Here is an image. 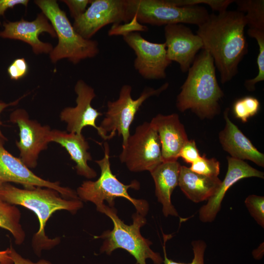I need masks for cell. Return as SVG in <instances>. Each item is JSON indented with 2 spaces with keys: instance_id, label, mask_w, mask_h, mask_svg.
<instances>
[{
  "instance_id": "cell-32",
  "label": "cell",
  "mask_w": 264,
  "mask_h": 264,
  "mask_svg": "<svg viewBox=\"0 0 264 264\" xmlns=\"http://www.w3.org/2000/svg\"><path fill=\"white\" fill-rule=\"evenodd\" d=\"M28 66L23 58H17L9 65L7 72L11 79L17 81L26 75L28 71Z\"/></svg>"
},
{
  "instance_id": "cell-20",
  "label": "cell",
  "mask_w": 264,
  "mask_h": 264,
  "mask_svg": "<svg viewBox=\"0 0 264 264\" xmlns=\"http://www.w3.org/2000/svg\"><path fill=\"white\" fill-rule=\"evenodd\" d=\"M49 141L56 142L64 147L70 155V158L76 164L77 173L87 178L91 179L97 176L95 171L88 164L92 160L89 146L82 134L58 130H51L49 136Z\"/></svg>"
},
{
  "instance_id": "cell-37",
  "label": "cell",
  "mask_w": 264,
  "mask_h": 264,
  "mask_svg": "<svg viewBox=\"0 0 264 264\" xmlns=\"http://www.w3.org/2000/svg\"><path fill=\"white\" fill-rule=\"evenodd\" d=\"M21 97L20 98L9 103H6L1 101H0V114L2 112V111L9 106H15L18 104L19 101L22 98ZM2 125V123L0 120V138L4 139V140H6L7 138L5 137V136L2 133L1 130H0V126Z\"/></svg>"
},
{
  "instance_id": "cell-15",
  "label": "cell",
  "mask_w": 264,
  "mask_h": 264,
  "mask_svg": "<svg viewBox=\"0 0 264 264\" xmlns=\"http://www.w3.org/2000/svg\"><path fill=\"white\" fill-rule=\"evenodd\" d=\"M74 90L77 94L76 105L64 108L60 114L61 120L66 123L68 132L81 134L84 127L90 126L95 129L99 135L100 130L96 121L103 114L91 106L96 96L94 89L83 80H79Z\"/></svg>"
},
{
  "instance_id": "cell-4",
  "label": "cell",
  "mask_w": 264,
  "mask_h": 264,
  "mask_svg": "<svg viewBox=\"0 0 264 264\" xmlns=\"http://www.w3.org/2000/svg\"><path fill=\"white\" fill-rule=\"evenodd\" d=\"M96 210L109 217L113 223L112 230L105 231L100 236L95 237L104 240L100 249L101 253L110 255L115 249L121 248L134 258L135 264H147L148 259L154 264H163V258L160 254L151 248L152 242L141 234L140 228L146 223L144 216L136 212L132 215V223L127 225L118 217L114 207L103 204Z\"/></svg>"
},
{
  "instance_id": "cell-6",
  "label": "cell",
  "mask_w": 264,
  "mask_h": 264,
  "mask_svg": "<svg viewBox=\"0 0 264 264\" xmlns=\"http://www.w3.org/2000/svg\"><path fill=\"white\" fill-rule=\"evenodd\" d=\"M104 157L95 160L100 168V176L96 181L86 180L82 183L76 191L79 198L91 202L98 208L104 204V200L108 203L109 207H113L116 198H123L133 204L137 213L145 217L149 209L148 202L145 199L134 198L128 192L129 188L138 190L139 182L133 180L130 184L125 185L120 181L111 172L110 148L107 142L104 143Z\"/></svg>"
},
{
  "instance_id": "cell-13",
  "label": "cell",
  "mask_w": 264,
  "mask_h": 264,
  "mask_svg": "<svg viewBox=\"0 0 264 264\" xmlns=\"http://www.w3.org/2000/svg\"><path fill=\"white\" fill-rule=\"evenodd\" d=\"M4 139L0 138V184L14 182L25 188L45 187L57 191L68 199H79L76 192L62 187L58 182L45 180L33 173L20 159L13 156L4 147Z\"/></svg>"
},
{
  "instance_id": "cell-35",
  "label": "cell",
  "mask_w": 264,
  "mask_h": 264,
  "mask_svg": "<svg viewBox=\"0 0 264 264\" xmlns=\"http://www.w3.org/2000/svg\"><path fill=\"white\" fill-rule=\"evenodd\" d=\"M9 248V256L12 260L13 264H53L49 261L45 260H40L34 263L30 260L25 259L16 252L15 249L10 246Z\"/></svg>"
},
{
  "instance_id": "cell-16",
  "label": "cell",
  "mask_w": 264,
  "mask_h": 264,
  "mask_svg": "<svg viewBox=\"0 0 264 264\" xmlns=\"http://www.w3.org/2000/svg\"><path fill=\"white\" fill-rule=\"evenodd\" d=\"M3 26L0 37L26 43L31 46L36 54H49L53 48L51 44L43 42L39 38V35L43 32L48 33L52 38L57 37L52 24L42 12L32 21L23 19L15 22L6 21L3 22Z\"/></svg>"
},
{
  "instance_id": "cell-7",
  "label": "cell",
  "mask_w": 264,
  "mask_h": 264,
  "mask_svg": "<svg viewBox=\"0 0 264 264\" xmlns=\"http://www.w3.org/2000/svg\"><path fill=\"white\" fill-rule=\"evenodd\" d=\"M169 86L166 83L157 89L147 87L136 99L131 96L132 87L124 85L121 88L118 98L107 103L105 116L99 126V135L105 140L112 138L117 132L123 138L122 147L124 146L130 134V129L135 115L143 103L153 96L159 95Z\"/></svg>"
},
{
  "instance_id": "cell-19",
  "label": "cell",
  "mask_w": 264,
  "mask_h": 264,
  "mask_svg": "<svg viewBox=\"0 0 264 264\" xmlns=\"http://www.w3.org/2000/svg\"><path fill=\"white\" fill-rule=\"evenodd\" d=\"M229 108L224 111L225 126L219 134L223 149L231 157L243 160H249L258 166L264 167V154L260 152L249 139L229 118Z\"/></svg>"
},
{
  "instance_id": "cell-18",
  "label": "cell",
  "mask_w": 264,
  "mask_h": 264,
  "mask_svg": "<svg viewBox=\"0 0 264 264\" xmlns=\"http://www.w3.org/2000/svg\"><path fill=\"white\" fill-rule=\"evenodd\" d=\"M156 131L161 143L163 161L177 160L181 149L188 140L178 115L158 114L150 122Z\"/></svg>"
},
{
  "instance_id": "cell-5",
  "label": "cell",
  "mask_w": 264,
  "mask_h": 264,
  "mask_svg": "<svg viewBox=\"0 0 264 264\" xmlns=\"http://www.w3.org/2000/svg\"><path fill=\"white\" fill-rule=\"evenodd\" d=\"M34 2L52 24L58 39L57 44L49 53L52 63L67 59L77 64L84 59L93 58L99 53L97 41L86 39L80 35L56 0H36Z\"/></svg>"
},
{
  "instance_id": "cell-39",
  "label": "cell",
  "mask_w": 264,
  "mask_h": 264,
  "mask_svg": "<svg viewBox=\"0 0 264 264\" xmlns=\"http://www.w3.org/2000/svg\"><path fill=\"white\" fill-rule=\"evenodd\" d=\"M252 255L254 258L257 260L262 259L264 255V242L261 243L258 248L253 250Z\"/></svg>"
},
{
  "instance_id": "cell-25",
  "label": "cell",
  "mask_w": 264,
  "mask_h": 264,
  "mask_svg": "<svg viewBox=\"0 0 264 264\" xmlns=\"http://www.w3.org/2000/svg\"><path fill=\"white\" fill-rule=\"evenodd\" d=\"M248 35L254 38L259 46V53L257 58L258 73L254 78L246 80L244 85L246 89L252 91L255 89L256 85L264 80V30H251Z\"/></svg>"
},
{
  "instance_id": "cell-22",
  "label": "cell",
  "mask_w": 264,
  "mask_h": 264,
  "mask_svg": "<svg viewBox=\"0 0 264 264\" xmlns=\"http://www.w3.org/2000/svg\"><path fill=\"white\" fill-rule=\"evenodd\" d=\"M221 181L218 177H209L181 166L178 184L186 197L195 203L208 200L219 189Z\"/></svg>"
},
{
  "instance_id": "cell-14",
  "label": "cell",
  "mask_w": 264,
  "mask_h": 264,
  "mask_svg": "<svg viewBox=\"0 0 264 264\" xmlns=\"http://www.w3.org/2000/svg\"><path fill=\"white\" fill-rule=\"evenodd\" d=\"M164 36L169 60L178 63L182 72H188L198 52L203 49L201 38L181 23L165 26Z\"/></svg>"
},
{
  "instance_id": "cell-30",
  "label": "cell",
  "mask_w": 264,
  "mask_h": 264,
  "mask_svg": "<svg viewBox=\"0 0 264 264\" xmlns=\"http://www.w3.org/2000/svg\"><path fill=\"white\" fill-rule=\"evenodd\" d=\"M244 203L250 214L256 222L264 227V197L256 195H249Z\"/></svg>"
},
{
  "instance_id": "cell-33",
  "label": "cell",
  "mask_w": 264,
  "mask_h": 264,
  "mask_svg": "<svg viewBox=\"0 0 264 264\" xmlns=\"http://www.w3.org/2000/svg\"><path fill=\"white\" fill-rule=\"evenodd\" d=\"M200 156L195 141L194 140H188L181 149L178 157H181L185 162L191 164Z\"/></svg>"
},
{
  "instance_id": "cell-17",
  "label": "cell",
  "mask_w": 264,
  "mask_h": 264,
  "mask_svg": "<svg viewBox=\"0 0 264 264\" xmlns=\"http://www.w3.org/2000/svg\"><path fill=\"white\" fill-rule=\"evenodd\" d=\"M228 168L224 180L215 194L200 208L199 219L202 222H211L220 211L223 199L228 190L235 183L243 178L257 177L264 178V174L240 159L227 156Z\"/></svg>"
},
{
  "instance_id": "cell-10",
  "label": "cell",
  "mask_w": 264,
  "mask_h": 264,
  "mask_svg": "<svg viewBox=\"0 0 264 264\" xmlns=\"http://www.w3.org/2000/svg\"><path fill=\"white\" fill-rule=\"evenodd\" d=\"M134 14L131 0H93L80 17L74 20L75 30L86 39H90L108 24L131 21Z\"/></svg>"
},
{
  "instance_id": "cell-12",
  "label": "cell",
  "mask_w": 264,
  "mask_h": 264,
  "mask_svg": "<svg viewBox=\"0 0 264 264\" xmlns=\"http://www.w3.org/2000/svg\"><path fill=\"white\" fill-rule=\"evenodd\" d=\"M123 38L134 52V67L143 78L148 80L166 78V69L172 62L167 57L165 43L150 42L139 32L132 33Z\"/></svg>"
},
{
  "instance_id": "cell-26",
  "label": "cell",
  "mask_w": 264,
  "mask_h": 264,
  "mask_svg": "<svg viewBox=\"0 0 264 264\" xmlns=\"http://www.w3.org/2000/svg\"><path fill=\"white\" fill-rule=\"evenodd\" d=\"M260 104L255 97L247 96L236 100L233 106L235 117L245 123L250 117L256 115L259 110Z\"/></svg>"
},
{
  "instance_id": "cell-27",
  "label": "cell",
  "mask_w": 264,
  "mask_h": 264,
  "mask_svg": "<svg viewBox=\"0 0 264 264\" xmlns=\"http://www.w3.org/2000/svg\"><path fill=\"white\" fill-rule=\"evenodd\" d=\"M163 244L162 246L164 253L163 264H204V253L207 247L206 244L202 240L193 241L191 242L194 257L190 263H184L174 261L168 258L166 251V242L172 237L171 235H163Z\"/></svg>"
},
{
  "instance_id": "cell-31",
  "label": "cell",
  "mask_w": 264,
  "mask_h": 264,
  "mask_svg": "<svg viewBox=\"0 0 264 264\" xmlns=\"http://www.w3.org/2000/svg\"><path fill=\"white\" fill-rule=\"evenodd\" d=\"M170 2L177 6H189L204 4L209 5L213 10L219 13L227 10L228 6L234 2L231 0H169Z\"/></svg>"
},
{
  "instance_id": "cell-9",
  "label": "cell",
  "mask_w": 264,
  "mask_h": 264,
  "mask_svg": "<svg viewBox=\"0 0 264 264\" xmlns=\"http://www.w3.org/2000/svg\"><path fill=\"white\" fill-rule=\"evenodd\" d=\"M122 148L120 160L131 172H151L163 162L160 141L150 122L138 126Z\"/></svg>"
},
{
  "instance_id": "cell-11",
  "label": "cell",
  "mask_w": 264,
  "mask_h": 264,
  "mask_svg": "<svg viewBox=\"0 0 264 264\" xmlns=\"http://www.w3.org/2000/svg\"><path fill=\"white\" fill-rule=\"evenodd\" d=\"M9 121L19 128L20 140L16 142V145L20 151V159L28 168H35L40 153L47 148L49 143L50 127L30 119L27 111L22 109L12 111Z\"/></svg>"
},
{
  "instance_id": "cell-8",
  "label": "cell",
  "mask_w": 264,
  "mask_h": 264,
  "mask_svg": "<svg viewBox=\"0 0 264 264\" xmlns=\"http://www.w3.org/2000/svg\"><path fill=\"white\" fill-rule=\"evenodd\" d=\"M131 8L141 23L155 26L186 23L198 26L210 14L203 6H177L169 0H131Z\"/></svg>"
},
{
  "instance_id": "cell-36",
  "label": "cell",
  "mask_w": 264,
  "mask_h": 264,
  "mask_svg": "<svg viewBox=\"0 0 264 264\" xmlns=\"http://www.w3.org/2000/svg\"><path fill=\"white\" fill-rule=\"evenodd\" d=\"M28 2V0H0V16H3L7 9L13 8L18 5L27 7Z\"/></svg>"
},
{
  "instance_id": "cell-2",
  "label": "cell",
  "mask_w": 264,
  "mask_h": 264,
  "mask_svg": "<svg viewBox=\"0 0 264 264\" xmlns=\"http://www.w3.org/2000/svg\"><path fill=\"white\" fill-rule=\"evenodd\" d=\"M176 100L178 110H190L201 119H212L220 112L219 102L224 96L216 73L214 60L210 53L198 54L188 71Z\"/></svg>"
},
{
  "instance_id": "cell-29",
  "label": "cell",
  "mask_w": 264,
  "mask_h": 264,
  "mask_svg": "<svg viewBox=\"0 0 264 264\" xmlns=\"http://www.w3.org/2000/svg\"><path fill=\"white\" fill-rule=\"evenodd\" d=\"M148 27L141 23L137 19V15L134 14L132 19L124 24H113L108 31V35L122 36L123 37L134 32L148 31Z\"/></svg>"
},
{
  "instance_id": "cell-38",
  "label": "cell",
  "mask_w": 264,
  "mask_h": 264,
  "mask_svg": "<svg viewBox=\"0 0 264 264\" xmlns=\"http://www.w3.org/2000/svg\"><path fill=\"white\" fill-rule=\"evenodd\" d=\"M9 248L0 251V264H13V263L9 256Z\"/></svg>"
},
{
  "instance_id": "cell-34",
  "label": "cell",
  "mask_w": 264,
  "mask_h": 264,
  "mask_svg": "<svg viewBox=\"0 0 264 264\" xmlns=\"http://www.w3.org/2000/svg\"><path fill=\"white\" fill-rule=\"evenodd\" d=\"M68 8L70 16L75 20L80 17L87 9L88 5L90 3V0H63Z\"/></svg>"
},
{
  "instance_id": "cell-23",
  "label": "cell",
  "mask_w": 264,
  "mask_h": 264,
  "mask_svg": "<svg viewBox=\"0 0 264 264\" xmlns=\"http://www.w3.org/2000/svg\"><path fill=\"white\" fill-rule=\"evenodd\" d=\"M20 219L19 209L15 205L9 204L0 198V227L10 232L17 244H22L25 237L20 223Z\"/></svg>"
},
{
  "instance_id": "cell-1",
  "label": "cell",
  "mask_w": 264,
  "mask_h": 264,
  "mask_svg": "<svg viewBox=\"0 0 264 264\" xmlns=\"http://www.w3.org/2000/svg\"><path fill=\"white\" fill-rule=\"evenodd\" d=\"M246 26L244 14L237 10L209 14L206 21L198 26L197 34L202 40L203 49L212 57L222 84L236 75L240 63L247 53Z\"/></svg>"
},
{
  "instance_id": "cell-24",
  "label": "cell",
  "mask_w": 264,
  "mask_h": 264,
  "mask_svg": "<svg viewBox=\"0 0 264 264\" xmlns=\"http://www.w3.org/2000/svg\"><path fill=\"white\" fill-rule=\"evenodd\" d=\"M237 10L243 13L248 28L264 30V0H234Z\"/></svg>"
},
{
  "instance_id": "cell-3",
  "label": "cell",
  "mask_w": 264,
  "mask_h": 264,
  "mask_svg": "<svg viewBox=\"0 0 264 264\" xmlns=\"http://www.w3.org/2000/svg\"><path fill=\"white\" fill-rule=\"evenodd\" d=\"M0 198L9 204L24 207L37 216L40 226L33 237L32 245L39 256L43 249H49L58 243L57 239H49L44 232L46 223L52 214L60 210L75 213L83 206L80 199L63 198L57 191L52 189L40 187L20 189L8 183L0 184Z\"/></svg>"
},
{
  "instance_id": "cell-21",
  "label": "cell",
  "mask_w": 264,
  "mask_h": 264,
  "mask_svg": "<svg viewBox=\"0 0 264 264\" xmlns=\"http://www.w3.org/2000/svg\"><path fill=\"white\" fill-rule=\"evenodd\" d=\"M180 164L177 160L163 161L150 172L155 184V194L162 205L164 216L178 217L171 201V196L178 184Z\"/></svg>"
},
{
  "instance_id": "cell-28",
  "label": "cell",
  "mask_w": 264,
  "mask_h": 264,
  "mask_svg": "<svg viewBox=\"0 0 264 264\" xmlns=\"http://www.w3.org/2000/svg\"><path fill=\"white\" fill-rule=\"evenodd\" d=\"M189 169L199 175L209 177H218L220 171V163L216 158H208L205 154H203L191 164Z\"/></svg>"
}]
</instances>
